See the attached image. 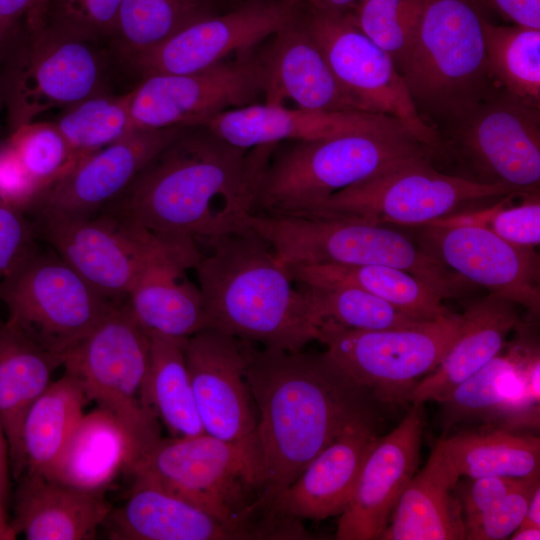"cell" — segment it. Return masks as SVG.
Returning a JSON list of instances; mask_svg holds the SVG:
<instances>
[{
	"label": "cell",
	"mask_w": 540,
	"mask_h": 540,
	"mask_svg": "<svg viewBox=\"0 0 540 540\" xmlns=\"http://www.w3.org/2000/svg\"><path fill=\"white\" fill-rule=\"evenodd\" d=\"M16 481L14 515L9 523L17 536L27 540L94 539L111 512L102 492L27 473Z\"/></svg>",
	"instance_id": "27"
},
{
	"label": "cell",
	"mask_w": 540,
	"mask_h": 540,
	"mask_svg": "<svg viewBox=\"0 0 540 540\" xmlns=\"http://www.w3.org/2000/svg\"><path fill=\"white\" fill-rule=\"evenodd\" d=\"M64 261L110 299L121 302L156 261L198 250L195 241L157 236L125 219L99 213L92 217H41L33 221Z\"/></svg>",
	"instance_id": "12"
},
{
	"label": "cell",
	"mask_w": 540,
	"mask_h": 540,
	"mask_svg": "<svg viewBox=\"0 0 540 540\" xmlns=\"http://www.w3.org/2000/svg\"><path fill=\"white\" fill-rule=\"evenodd\" d=\"M273 146L244 149L191 126L101 212L172 240L208 242L242 230Z\"/></svg>",
	"instance_id": "1"
},
{
	"label": "cell",
	"mask_w": 540,
	"mask_h": 540,
	"mask_svg": "<svg viewBox=\"0 0 540 540\" xmlns=\"http://www.w3.org/2000/svg\"><path fill=\"white\" fill-rule=\"evenodd\" d=\"M431 456L455 483L462 476L525 478L539 475L540 439L531 433L486 424L444 435Z\"/></svg>",
	"instance_id": "31"
},
{
	"label": "cell",
	"mask_w": 540,
	"mask_h": 540,
	"mask_svg": "<svg viewBox=\"0 0 540 540\" xmlns=\"http://www.w3.org/2000/svg\"><path fill=\"white\" fill-rule=\"evenodd\" d=\"M412 404L397 427L374 442L351 499L339 515L336 539H380L387 527L419 462L424 410L423 403Z\"/></svg>",
	"instance_id": "22"
},
{
	"label": "cell",
	"mask_w": 540,
	"mask_h": 540,
	"mask_svg": "<svg viewBox=\"0 0 540 540\" xmlns=\"http://www.w3.org/2000/svg\"><path fill=\"white\" fill-rule=\"evenodd\" d=\"M438 153L406 130L294 141L268 158L252 214L304 217L330 195L387 167Z\"/></svg>",
	"instance_id": "4"
},
{
	"label": "cell",
	"mask_w": 540,
	"mask_h": 540,
	"mask_svg": "<svg viewBox=\"0 0 540 540\" xmlns=\"http://www.w3.org/2000/svg\"><path fill=\"white\" fill-rule=\"evenodd\" d=\"M50 0H35L32 8L25 16L28 31H38L47 24Z\"/></svg>",
	"instance_id": "51"
},
{
	"label": "cell",
	"mask_w": 540,
	"mask_h": 540,
	"mask_svg": "<svg viewBox=\"0 0 540 540\" xmlns=\"http://www.w3.org/2000/svg\"><path fill=\"white\" fill-rule=\"evenodd\" d=\"M301 18L338 81L367 112L402 121L441 151L438 132L422 119L392 58L353 23L348 12L310 7Z\"/></svg>",
	"instance_id": "16"
},
{
	"label": "cell",
	"mask_w": 540,
	"mask_h": 540,
	"mask_svg": "<svg viewBox=\"0 0 540 540\" xmlns=\"http://www.w3.org/2000/svg\"><path fill=\"white\" fill-rule=\"evenodd\" d=\"M521 524L540 527V485L534 490Z\"/></svg>",
	"instance_id": "53"
},
{
	"label": "cell",
	"mask_w": 540,
	"mask_h": 540,
	"mask_svg": "<svg viewBox=\"0 0 540 540\" xmlns=\"http://www.w3.org/2000/svg\"><path fill=\"white\" fill-rule=\"evenodd\" d=\"M16 537L9 521L0 514V540H14Z\"/></svg>",
	"instance_id": "55"
},
{
	"label": "cell",
	"mask_w": 540,
	"mask_h": 540,
	"mask_svg": "<svg viewBox=\"0 0 540 540\" xmlns=\"http://www.w3.org/2000/svg\"><path fill=\"white\" fill-rule=\"evenodd\" d=\"M27 32L0 84L11 131L48 110L103 93L105 63L94 41L50 24Z\"/></svg>",
	"instance_id": "13"
},
{
	"label": "cell",
	"mask_w": 540,
	"mask_h": 540,
	"mask_svg": "<svg viewBox=\"0 0 540 540\" xmlns=\"http://www.w3.org/2000/svg\"><path fill=\"white\" fill-rule=\"evenodd\" d=\"M206 243L194 269L207 328L291 352L319 341L323 320L262 237L246 227Z\"/></svg>",
	"instance_id": "3"
},
{
	"label": "cell",
	"mask_w": 540,
	"mask_h": 540,
	"mask_svg": "<svg viewBox=\"0 0 540 540\" xmlns=\"http://www.w3.org/2000/svg\"><path fill=\"white\" fill-rule=\"evenodd\" d=\"M35 224L26 212L0 201V289L36 250Z\"/></svg>",
	"instance_id": "46"
},
{
	"label": "cell",
	"mask_w": 540,
	"mask_h": 540,
	"mask_svg": "<svg viewBox=\"0 0 540 540\" xmlns=\"http://www.w3.org/2000/svg\"><path fill=\"white\" fill-rule=\"evenodd\" d=\"M483 31L495 84L540 107V29L494 25L485 18Z\"/></svg>",
	"instance_id": "38"
},
{
	"label": "cell",
	"mask_w": 540,
	"mask_h": 540,
	"mask_svg": "<svg viewBox=\"0 0 540 540\" xmlns=\"http://www.w3.org/2000/svg\"><path fill=\"white\" fill-rule=\"evenodd\" d=\"M515 25L540 29V0H481Z\"/></svg>",
	"instance_id": "48"
},
{
	"label": "cell",
	"mask_w": 540,
	"mask_h": 540,
	"mask_svg": "<svg viewBox=\"0 0 540 540\" xmlns=\"http://www.w3.org/2000/svg\"><path fill=\"white\" fill-rule=\"evenodd\" d=\"M0 49H1V44H0Z\"/></svg>",
	"instance_id": "56"
},
{
	"label": "cell",
	"mask_w": 540,
	"mask_h": 540,
	"mask_svg": "<svg viewBox=\"0 0 540 540\" xmlns=\"http://www.w3.org/2000/svg\"><path fill=\"white\" fill-rule=\"evenodd\" d=\"M515 303L490 294L470 304L452 346L416 385L412 403H441L451 391L500 354L508 335L520 326Z\"/></svg>",
	"instance_id": "29"
},
{
	"label": "cell",
	"mask_w": 540,
	"mask_h": 540,
	"mask_svg": "<svg viewBox=\"0 0 540 540\" xmlns=\"http://www.w3.org/2000/svg\"><path fill=\"white\" fill-rule=\"evenodd\" d=\"M132 477L229 522H253L264 490L255 433L239 441L207 433L160 439L131 468Z\"/></svg>",
	"instance_id": "7"
},
{
	"label": "cell",
	"mask_w": 540,
	"mask_h": 540,
	"mask_svg": "<svg viewBox=\"0 0 540 540\" xmlns=\"http://www.w3.org/2000/svg\"><path fill=\"white\" fill-rule=\"evenodd\" d=\"M86 401L83 389L69 374L51 381L23 420V473L50 475L84 415Z\"/></svg>",
	"instance_id": "35"
},
{
	"label": "cell",
	"mask_w": 540,
	"mask_h": 540,
	"mask_svg": "<svg viewBox=\"0 0 540 540\" xmlns=\"http://www.w3.org/2000/svg\"><path fill=\"white\" fill-rule=\"evenodd\" d=\"M512 540L540 539V527L521 524L509 537Z\"/></svg>",
	"instance_id": "54"
},
{
	"label": "cell",
	"mask_w": 540,
	"mask_h": 540,
	"mask_svg": "<svg viewBox=\"0 0 540 540\" xmlns=\"http://www.w3.org/2000/svg\"><path fill=\"white\" fill-rule=\"evenodd\" d=\"M311 8L323 11L348 12L365 0H301Z\"/></svg>",
	"instance_id": "52"
},
{
	"label": "cell",
	"mask_w": 540,
	"mask_h": 540,
	"mask_svg": "<svg viewBox=\"0 0 540 540\" xmlns=\"http://www.w3.org/2000/svg\"><path fill=\"white\" fill-rule=\"evenodd\" d=\"M10 474L11 466L8 441L0 424V514L8 521Z\"/></svg>",
	"instance_id": "50"
},
{
	"label": "cell",
	"mask_w": 540,
	"mask_h": 540,
	"mask_svg": "<svg viewBox=\"0 0 540 540\" xmlns=\"http://www.w3.org/2000/svg\"><path fill=\"white\" fill-rule=\"evenodd\" d=\"M480 0H423L399 68L416 108L447 124L495 88Z\"/></svg>",
	"instance_id": "5"
},
{
	"label": "cell",
	"mask_w": 540,
	"mask_h": 540,
	"mask_svg": "<svg viewBox=\"0 0 540 540\" xmlns=\"http://www.w3.org/2000/svg\"><path fill=\"white\" fill-rule=\"evenodd\" d=\"M246 377L256 410L267 512L325 447L348 427L376 424L372 392L344 373L324 352L252 348Z\"/></svg>",
	"instance_id": "2"
},
{
	"label": "cell",
	"mask_w": 540,
	"mask_h": 540,
	"mask_svg": "<svg viewBox=\"0 0 540 540\" xmlns=\"http://www.w3.org/2000/svg\"><path fill=\"white\" fill-rule=\"evenodd\" d=\"M538 485H540L539 475L526 477L490 508L465 520V539L509 538L523 522L530 498Z\"/></svg>",
	"instance_id": "45"
},
{
	"label": "cell",
	"mask_w": 540,
	"mask_h": 540,
	"mask_svg": "<svg viewBox=\"0 0 540 540\" xmlns=\"http://www.w3.org/2000/svg\"><path fill=\"white\" fill-rule=\"evenodd\" d=\"M431 160L412 158L387 167L330 195L304 217L423 226L476 202L521 193L443 173Z\"/></svg>",
	"instance_id": "9"
},
{
	"label": "cell",
	"mask_w": 540,
	"mask_h": 540,
	"mask_svg": "<svg viewBox=\"0 0 540 540\" xmlns=\"http://www.w3.org/2000/svg\"><path fill=\"white\" fill-rule=\"evenodd\" d=\"M125 503L110 512L114 540H249L275 539L267 520L229 522L140 478L133 477Z\"/></svg>",
	"instance_id": "23"
},
{
	"label": "cell",
	"mask_w": 540,
	"mask_h": 540,
	"mask_svg": "<svg viewBox=\"0 0 540 540\" xmlns=\"http://www.w3.org/2000/svg\"><path fill=\"white\" fill-rule=\"evenodd\" d=\"M122 0H50L47 24L95 41L114 33Z\"/></svg>",
	"instance_id": "44"
},
{
	"label": "cell",
	"mask_w": 540,
	"mask_h": 540,
	"mask_svg": "<svg viewBox=\"0 0 540 540\" xmlns=\"http://www.w3.org/2000/svg\"><path fill=\"white\" fill-rule=\"evenodd\" d=\"M302 286L323 323L328 321L356 330H386L426 321L356 287Z\"/></svg>",
	"instance_id": "39"
},
{
	"label": "cell",
	"mask_w": 540,
	"mask_h": 540,
	"mask_svg": "<svg viewBox=\"0 0 540 540\" xmlns=\"http://www.w3.org/2000/svg\"><path fill=\"white\" fill-rule=\"evenodd\" d=\"M245 226L262 237L284 266L379 264L405 270L443 299L458 297L471 284L384 225L341 218L251 214Z\"/></svg>",
	"instance_id": "6"
},
{
	"label": "cell",
	"mask_w": 540,
	"mask_h": 540,
	"mask_svg": "<svg viewBox=\"0 0 540 540\" xmlns=\"http://www.w3.org/2000/svg\"><path fill=\"white\" fill-rule=\"evenodd\" d=\"M139 460L122 423L98 407L84 413L47 478L92 492H103L121 472Z\"/></svg>",
	"instance_id": "32"
},
{
	"label": "cell",
	"mask_w": 540,
	"mask_h": 540,
	"mask_svg": "<svg viewBox=\"0 0 540 540\" xmlns=\"http://www.w3.org/2000/svg\"><path fill=\"white\" fill-rule=\"evenodd\" d=\"M374 427L368 423L348 427L273 500L268 513L298 521L340 515L378 438Z\"/></svg>",
	"instance_id": "25"
},
{
	"label": "cell",
	"mask_w": 540,
	"mask_h": 540,
	"mask_svg": "<svg viewBox=\"0 0 540 540\" xmlns=\"http://www.w3.org/2000/svg\"><path fill=\"white\" fill-rule=\"evenodd\" d=\"M301 285H346L362 289L423 320L452 312L443 298L413 274L387 265L317 264L287 266Z\"/></svg>",
	"instance_id": "34"
},
{
	"label": "cell",
	"mask_w": 540,
	"mask_h": 540,
	"mask_svg": "<svg viewBox=\"0 0 540 540\" xmlns=\"http://www.w3.org/2000/svg\"><path fill=\"white\" fill-rule=\"evenodd\" d=\"M251 342L205 328L185 343V359L205 433L239 441L251 437L257 410L246 371Z\"/></svg>",
	"instance_id": "19"
},
{
	"label": "cell",
	"mask_w": 540,
	"mask_h": 540,
	"mask_svg": "<svg viewBox=\"0 0 540 540\" xmlns=\"http://www.w3.org/2000/svg\"><path fill=\"white\" fill-rule=\"evenodd\" d=\"M149 364L150 337L121 301L64 356L62 365L87 400L122 423L139 459L161 439L147 397Z\"/></svg>",
	"instance_id": "8"
},
{
	"label": "cell",
	"mask_w": 540,
	"mask_h": 540,
	"mask_svg": "<svg viewBox=\"0 0 540 540\" xmlns=\"http://www.w3.org/2000/svg\"><path fill=\"white\" fill-rule=\"evenodd\" d=\"M62 365L61 356L43 349L18 327L0 319V424L8 441L15 480L24 471L21 431L25 414Z\"/></svg>",
	"instance_id": "30"
},
{
	"label": "cell",
	"mask_w": 540,
	"mask_h": 540,
	"mask_svg": "<svg viewBox=\"0 0 540 540\" xmlns=\"http://www.w3.org/2000/svg\"><path fill=\"white\" fill-rule=\"evenodd\" d=\"M0 300L7 321L62 358L118 303L54 251L38 249L2 285Z\"/></svg>",
	"instance_id": "11"
},
{
	"label": "cell",
	"mask_w": 540,
	"mask_h": 540,
	"mask_svg": "<svg viewBox=\"0 0 540 540\" xmlns=\"http://www.w3.org/2000/svg\"><path fill=\"white\" fill-rule=\"evenodd\" d=\"M510 195L506 196L504 206L502 200L493 207L456 214L444 220L482 226L514 245L534 249L540 243L539 199L508 207L505 203Z\"/></svg>",
	"instance_id": "43"
},
{
	"label": "cell",
	"mask_w": 540,
	"mask_h": 540,
	"mask_svg": "<svg viewBox=\"0 0 540 540\" xmlns=\"http://www.w3.org/2000/svg\"><path fill=\"white\" fill-rule=\"evenodd\" d=\"M5 147L40 195L84 158L72 149L54 122H31L18 127L11 131Z\"/></svg>",
	"instance_id": "41"
},
{
	"label": "cell",
	"mask_w": 540,
	"mask_h": 540,
	"mask_svg": "<svg viewBox=\"0 0 540 540\" xmlns=\"http://www.w3.org/2000/svg\"><path fill=\"white\" fill-rule=\"evenodd\" d=\"M204 126L226 142L244 149L283 140H314L365 132L406 130L416 135L402 121L385 114L289 109L268 103L226 110Z\"/></svg>",
	"instance_id": "24"
},
{
	"label": "cell",
	"mask_w": 540,
	"mask_h": 540,
	"mask_svg": "<svg viewBox=\"0 0 540 540\" xmlns=\"http://www.w3.org/2000/svg\"><path fill=\"white\" fill-rule=\"evenodd\" d=\"M523 479L507 476H488L470 479L462 490L461 496H458L464 521L490 508L494 503L515 489Z\"/></svg>",
	"instance_id": "47"
},
{
	"label": "cell",
	"mask_w": 540,
	"mask_h": 540,
	"mask_svg": "<svg viewBox=\"0 0 540 540\" xmlns=\"http://www.w3.org/2000/svg\"><path fill=\"white\" fill-rule=\"evenodd\" d=\"M150 337L147 379L149 404L172 437L205 433L193 394L185 359L188 339Z\"/></svg>",
	"instance_id": "36"
},
{
	"label": "cell",
	"mask_w": 540,
	"mask_h": 540,
	"mask_svg": "<svg viewBox=\"0 0 540 540\" xmlns=\"http://www.w3.org/2000/svg\"><path fill=\"white\" fill-rule=\"evenodd\" d=\"M72 149L85 157L133 131L130 92L99 93L68 108L54 122Z\"/></svg>",
	"instance_id": "40"
},
{
	"label": "cell",
	"mask_w": 540,
	"mask_h": 540,
	"mask_svg": "<svg viewBox=\"0 0 540 540\" xmlns=\"http://www.w3.org/2000/svg\"><path fill=\"white\" fill-rule=\"evenodd\" d=\"M420 248L464 280L524 307L540 309L539 260L534 249L514 245L474 224L444 219L421 226Z\"/></svg>",
	"instance_id": "17"
},
{
	"label": "cell",
	"mask_w": 540,
	"mask_h": 540,
	"mask_svg": "<svg viewBox=\"0 0 540 540\" xmlns=\"http://www.w3.org/2000/svg\"><path fill=\"white\" fill-rule=\"evenodd\" d=\"M262 56L266 103L281 105L289 98L304 109L367 112L338 81L301 14L274 35Z\"/></svg>",
	"instance_id": "26"
},
{
	"label": "cell",
	"mask_w": 540,
	"mask_h": 540,
	"mask_svg": "<svg viewBox=\"0 0 540 540\" xmlns=\"http://www.w3.org/2000/svg\"><path fill=\"white\" fill-rule=\"evenodd\" d=\"M35 0H0V44L10 38L20 19L30 11Z\"/></svg>",
	"instance_id": "49"
},
{
	"label": "cell",
	"mask_w": 540,
	"mask_h": 540,
	"mask_svg": "<svg viewBox=\"0 0 540 540\" xmlns=\"http://www.w3.org/2000/svg\"><path fill=\"white\" fill-rule=\"evenodd\" d=\"M265 86L263 56L249 52L192 73L147 76L130 91L131 125L133 130L204 126L221 112L254 104Z\"/></svg>",
	"instance_id": "15"
},
{
	"label": "cell",
	"mask_w": 540,
	"mask_h": 540,
	"mask_svg": "<svg viewBox=\"0 0 540 540\" xmlns=\"http://www.w3.org/2000/svg\"><path fill=\"white\" fill-rule=\"evenodd\" d=\"M423 0H365L348 11L353 23L393 60L397 69L410 47Z\"/></svg>",
	"instance_id": "42"
},
{
	"label": "cell",
	"mask_w": 540,
	"mask_h": 540,
	"mask_svg": "<svg viewBox=\"0 0 540 540\" xmlns=\"http://www.w3.org/2000/svg\"><path fill=\"white\" fill-rule=\"evenodd\" d=\"M461 315L386 330H356L324 322L319 341L327 356L384 404L411 402L419 381L440 364L460 327Z\"/></svg>",
	"instance_id": "10"
},
{
	"label": "cell",
	"mask_w": 540,
	"mask_h": 540,
	"mask_svg": "<svg viewBox=\"0 0 540 540\" xmlns=\"http://www.w3.org/2000/svg\"><path fill=\"white\" fill-rule=\"evenodd\" d=\"M538 349L516 344L455 387L441 402L444 435L461 422L511 430L539 428Z\"/></svg>",
	"instance_id": "21"
},
{
	"label": "cell",
	"mask_w": 540,
	"mask_h": 540,
	"mask_svg": "<svg viewBox=\"0 0 540 540\" xmlns=\"http://www.w3.org/2000/svg\"><path fill=\"white\" fill-rule=\"evenodd\" d=\"M189 127L133 130L82 158L65 177L44 191L30 210L35 218L97 215L160 150Z\"/></svg>",
	"instance_id": "20"
},
{
	"label": "cell",
	"mask_w": 540,
	"mask_h": 540,
	"mask_svg": "<svg viewBox=\"0 0 540 540\" xmlns=\"http://www.w3.org/2000/svg\"><path fill=\"white\" fill-rule=\"evenodd\" d=\"M456 485L430 456L405 488L380 539H465V521Z\"/></svg>",
	"instance_id": "33"
},
{
	"label": "cell",
	"mask_w": 540,
	"mask_h": 540,
	"mask_svg": "<svg viewBox=\"0 0 540 540\" xmlns=\"http://www.w3.org/2000/svg\"><path fill=\"white\" fill-rule=\"evenodd\" d=\"M301 0H250L200 20L130 60L143 77L196 72L249 52L300 16Z\"/></svg>",
	"instance_id": "18"
},
{
	"label": "cell",
	"mask_w": 540,
	"mask_h": 540,
	"mask_svg": "<svg viewBox=\"0 0 540 540\" xmlns=\"http://www.w3.org/2000/svg\"><path fill=\"white\" fill-rule=\"evenodd\" d=\"M448 149L473 181L529 193L540 181V107L494 89L450 122Z\"/></svg>",
	"instance_id": "14"
},
{
	"label": "cell",
	"mask_w": 540,
	"mask_h": 540,
	"mask_svg": "<svg viewBox=\"0 0 540 540\" xmlns=\"http://www.w3.org/2000/svg\"><path fill=\"white\" fill-rule=\"evenodd\" d=\"M198 251L169 255L153 263L123 300L138 325L149 336L187 339L207 328L198 285L186 278Z\"/></svg>",
	"instance_id": "28"
},
{
	"label": "cell",
	"mask_w": 540,
	"mask_h": 540,
	"mask_svg": "<svg viewBox=\"0 0 540 540\" xmlns=\"http://www.w3.org/2000/svg\"><path fill=\"white\" fill-rule=\"evenodd\" d=\"M214 15L212 0H122L112 37L130 61Z\"/></svg>",
	"instance_id": "37"
}]
</instances>
